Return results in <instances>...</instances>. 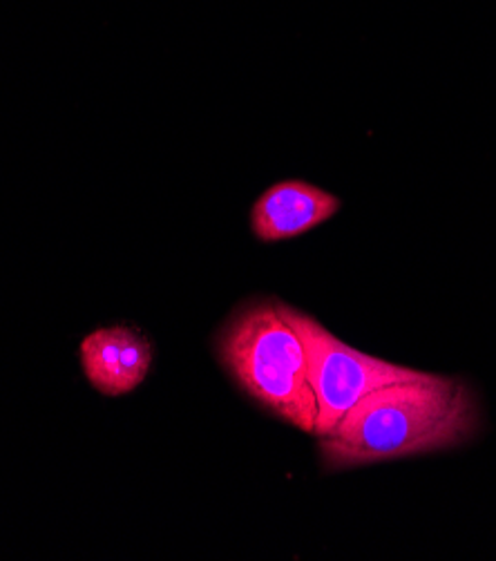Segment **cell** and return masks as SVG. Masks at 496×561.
Segmentation results:
<instances>
[{"label": "cell", "instance_id": "5", "mask_svg": "<svg viewBox=\"0 0 496 561\" xmlns=\"http://www.w3.org/2000/svg\"><path fill=\"white\" fill-rule=\"evenodd\" d=\"M150 365V341L128 324L101 327L81 343V367L88 382L109 399L135 391L146 380Z\"/></svg>", "mask_w": 496, "mask_h": 561}, {"label": "cell", "instance_id": "3", "mask_svg": "<svg viewBox=\"0 0 496 561\" xmlns=\"http://www.w3.org/2000/svg\"><path fill=\"white\" fill-rule=\"evenodd\" d=\"M280 307L304 343L309 382L318 405L313 434L318 438L334 430L343 416L371 391L384 385L418 380L427 374L362 354L336 339L311 316L282 302Z\"/></svg>", "mask_w": 496, "mask_h": 561}, {"label": "cell", "instance_id": "2", "mask_svg": "<svg viewBox=\"0 0 496 561\" xmlns=\"http://www.w3.org/2000/svg\"><path fill=\"white\" fill-rule=\"evenodd\" d=\"M219 360L257 405L304 434H315L318 405L304 343L280 302L242 307L217 335Z\"/></svg>", "mask_w": 496, "mask_h": 561}, {"label": "cell", "instance_id": "4", "mask_svg": "<svg viewBox=\"0 0 496 561\" xmlns=\"http://www.w3.org/2000/svg\"><path fill=\"white\" fill-rule=\"evenodd\" d=\"M341 208L338 195L307 180H280L253 202L249 215L251 233L264 244L296 240L334 219Z\"/></svg>", "mask_w": 496, "mask_h": 561}, {"label": "cell", "instance_id": "1", "mask_svg": "<svg viewBox=\"0 0 496 561\" xmlns=\"http://www.w3.org/2000/svg\"><path fill=\"white\" fill-rule=\"evenodd\" d=\"M481 425V410L468 382L425 374L384 385L360 399L318 450L324 468L354 470L382 461L452 450Z\"/></svg>", "mask_w": 496, "mask_h": 561}]
</instances>
